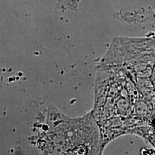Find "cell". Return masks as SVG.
Segmentation results:
<instances>
[{
	"instance_id": "1",
	"label": "cell",
	"mask_w": 155,
	"mask_h": 155,
	"mask_svg": "<svg viewBox=\"0 0 155 155\" xmlns=\"http://www.w3.org/2000/svg\"><path fill=\"white\" fill-rule=\"evenodd\" d=\"M30 142L45 155H101L104 150L100 128L91 111L70 117L48 106L33 125Z\"/></svg>"
}]
</instances>
